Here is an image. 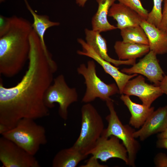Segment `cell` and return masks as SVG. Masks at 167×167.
<instances>
[{"instance_id":"cell-9","label":"cell","mask_w":167,"mask_h":167,"mask_svg":"<svg viewBox=\"0 0 167 167\" xmlns=\"http://www.w3.org/2000/svg\"><path fill=\"white\" fill-rule=\"evenodd\" d=\"M101 161L106 162L112 158L124 161L128 165L129 160L127 150L120 139L114 136L109 137L101 135L94 147L88 152Z\"/></svg>"},{"instance_id":"cell-6","label":"cell","mask_w":167,"mask_h":167,"mask_svg":"<svg viewBox=\"0 0 167 167\" xmlns=\"http://www.w3.org/2000/svg\"><path fill=\"white\" fill-rule=\"evenodd\" d=\"M77 71L84 77L86 86L82 99L83 102L90 103L97 98L106 101L111 99V96L119 93L116 84H106L97 76L94 61H88L87 65L81 64L78 67Z\"/></svg>"},{"instance_id":"cell-27","label":"cell","mask_w":167,"mask_h":167,"mask_svg":"<svg viewBox=\"0 0 167 167\" xmlns=\"http://www.w3.org/2000/svg\"><path fill=\"white\" fill-rule=\"evenodd\" d=\"M80 167H106L107 165L100 164L98 159L92 156L86 162V163L79 166Z\"/></svg>"},{"instance_id":"cell-26","label":"cell","mask_w":167,"mask_h":167,"mask_svg":"<svg viewBox=\"0 0 167 167\" xmlns=\"http://www.w3.org/2000/svg\"><path fill=\"white\" fill-rule=\"evenodd\" d=\"M155 165L158 167H167V156L163 153H159L154 159Z\"/></svg>"},{"instance_id":"cell-16","label":"cell","mask_w":167,"mask_h":167,"mask_svg":"<svg viewBox=\"0 0 167 167\" xmlns=\"http://www.w3.org/2000/svg\"><path fill=\"white\" fill-rule=\"evenodd\" d=\"M140 26L145 32L150 50L157 54L167 53V33L143 20Z\"/></svg>"},{"instance_id":"cell-22","label":"cell","mask_w":167,"mask_h":167,"mask_svg":"<svg viewBox=\"0 0 167 167\" xmlns=\"http://www.w3.org/2000/svg\"><path fill=\"white\" fill-rule=\"evenodd\" d=\"M120 30L124 42L149 45L146 34L140 25L129 27Z\"/></svg>"},{"instance_id":"cell-4","label":"cell","mask_w":167,"mask_h":167,"mask_svg":"<svg viewBox=\"0 0 167 167\" xmlns=\"http://www.w3.org/2000/svg\"><path fill=\"white\" fill-rule=\"evenodd\" d=\"M81 123L79 137L73 146L88 156L104 130L101 115L90 103H86L81 108Z\"/></svg>"},{"instance_id":"cell-13","label":"cell","mask_w":167,"mask_h":167,"mask_svg":"<svg viewBox=\"0 0 167 167\" xmlns=\"http://www.w3.org/2000/svg\"><path fill=\"white\" fill-rule=\"evenodd\" d=\"M167 128V106L160 107L148 117L141 128L134 133L135 138L144 140Z\"/></svg>"},{"instance_id":"cell-19","label":"cell","mask_w":167,"mask_h":167,"mask_svg":"<svg viewBox=\"0 0 167 167\" xmlns=\"http://www.w3.org/2000/svg\"><path fill=\"white\" fill-rule=\"evenodd\" d=\"M115 52L119 60L135 59L146 54L150 50L149 45L116 41L114 45Z\"/></svg>"},{"instance_id":"cell-17","label":"cell","mask_w":167,"mask_h":167,"mask_svg":"<svg viewBox=\"0 0 167 167\" xmlns=\"http://www.w3.org/2000/svg\"><path fill=\"white\" fill-rule=\"evenodd\" d=\"M120 99L131 113L130 124L135 128H139L142 126L148 117L154 111V107H148L143 104L134 102L128 95L122 94Z\"/></svg>"},{"instance_id":"cell-31","label":"cell","mask_w":167,"mask_h":167,"mask_svg":"<svg viewBox=\"0 0 167 167\" xmlns=\"http://www.w3.org/2000/svg\"><path fill=\"white\" fill-rule=\"evenodd\" d=\"M88 0H76V3L79 6L83 7Z\"/></svg>"},{"instance_id":"cell-29","label":"cell","mask_w":167,"mask_h":167,"mask_svg":"<svg viewBox=\"0 0 167 167\" xmlns=\"http://www.w3.org/2000/svg\"><path fill=\"white\" fill-rule=\"evenodd\" d=\"M156 146L158 148L167 149V138L158 139L157 142Z\"/></svg>"},{"instance_id":"cell-21","label":"cell","mask_w":167,"mask_h":167,"mask_svg":"<svg viewBox=\"0 0 167 167\" xmlns=\"http://www.w3.org/2000/svg\"><path fill=\"white\" fill-rule=\"evenodd\" d=\"M27 8L33 18V23L32 24L33 30L39 37L42 46L47 54H50L46 47L44 40V36L46 31L49 28L58 26L60 23L50 20L49 17L46 15H39L32 8L27 0H24Z\"/></svg>"},{"instance_id":"cell-15","label":"cell","mask_w":167,"mask_h":167,"mask_svg":"<svg viewBox=\"0 0 167 167\" xmlns=\"http://www.w3.org/2000/svg\"><path fill=\"white\" fill-rule=\"evenodd\" d=\"M108 16L117 21V28L120 30L129 27L139 26L144 19L135 11L120 2L112 5Z\"/></svg>"},{"instance_id":"cell-20","label":"cell","mask_w":167,"mask_h":167,"mask_svg":"<svg viewBox=\"0 0 167 167\" xmlns=\"http://www.w3.org/2000/svg\"><path fill=\"white\" fill-rule=\"evenodd\" d=\"M88 156L73 146L62 149L54 156L52 162L53 167H76Z\"/></svg>"},{"instance_id":"cell-1","label":"cell","mask_w":167,"mask_h":167,"mask_svg":"<svg viewBox=\"0 0 167 167\" xmlns=\"http://www.w3.org/2000/svg\"><path fill=\"white\" fill-rule=\"evenodd\" d=\"M30 41L28 69L21 80L15 86L7 88L0 78V124L9 130L22 118L35 120L50 114L44 97L53 81L57 65L52 57L47 56L34 31Z\"/></svg>"},{"instance_id":"cell-30","label":"cell","mask_w":167,"mask_h":167,"mask_svg":"<svg viewBox=\"0 0 167 167\" xmlns=\"http://www.w3.org/2000/svg\"><path fill=\"white\" fill-rule=\"evenodd\" d=\"M157 137L158 139L167 138V128L164 131L158 134Z\"/></svg>"},{"instance_id":"cell-12","label":"cell","mask_w":167,"mask_h":167,"mask_svg":"<svg viewBox=\"0 0 167 167\" xmlns=\"http://www.w3.org/2000/svg\"><path fill=\"white\" fill-rule=\"evenodd\" d=\"M77 41L82 48V50L77 51V54L90 58L100 65L105 72L114 79L118 88L119 93L122 94L126 83L131 79L137 76V74L128 75L119 71L118 68L100 57L84 40L78 38Z\"/></svg>"},{"instance_id":"cell-23","label":"cell","mask_w":167,"mask_h":167,"mask_svg":"<svg viewBox=\"0 0 167 167\" xmlns=\"http://www.w3.org/2000/svg\"><path fill=\"white\" fill-rule=\"evenodd\" d=\"M163 0H153V6L148 13L146 21L157 27L161 21L162 15V3Z\"/></svg>"},{"instance_id":"cell-18","label":"cell","mask_w":167,"mask_h":167,"mask_svg":"<svg viewBox=\"0 0 167 167\" xmlns=\"http://www.w3.org/2000/svg\"><path fill=\"white\" fill-rule=\"evenodd\" d=\"M117 0H96L97 10L92 20V30L101 32L117 28L110 24L107 16L110 8Z\"/></svg>"},{"instance_id":"cell-5","label":"cell","mask_w":167,"mask_h":167,"mask_svg":"<svg viewBox=\"0 0 167 167\" xmlns=\"http://www.w3.org/2000/svg\"><path fill=\"white\" fill-rule=\"evenodd\" d=\"M109 113L106 117L108 126L102 134L109 137L114 136L121 140L128 153V165L134 167L136 154L139 148V142L135 139L134 133L135 131L128 125H123L120 121L115 110L113 100L106 101Z\"/></svg>"},{"instance_id":"cell-3","label":"cell","mask_w":167,"mask_h":167,"mask_svg":"<svg viewBox=\"0 0 167 167\" xmlns=\"http://www.w3.org/2000/svg\"><path fill=\"white\" fill-rule=\"evenodd\" d=\"M34 119H20L13 128L2 136L12 141L30 154L34 156L41 145L47 142L45 127L37 124Z\"/></svg>"},{"instance_id":"cell-2","label":"cell","mask_w":167,"mask_h":167,"mask_svg":"<svg viewBox=\"0 0 167 167\" xmlns=\"http://www.w3.org/2000/svg\"><path fill=\"white\" fill-rule=\"evenodd\" d=\"M32 24L23 18L10 17L8 28L0 35V74L12 77L18 74L29 59Z\"/></svg>"},{"instance_id":"cell-7","label":"cell","mask_w":167,"mask_h":167,"mask_svg":"<svg viewBox=\"0 0 167 167\" xmlns=\"http://www.w3.org/2000/svg\"><path fill=\"white\" fill-rule=\"evenodd\" d=\"M54 83L47 89L44 96V101L49 109L59 105L58 114L63 120L68 117V109L69 106L78 101V94L75 88H70L65 80L64 76L61 74L54 79Z\"/></svg>"},{"instance_id":"cell-28","label":"cell","mask_w":167,"mask_h":167,"mask_svg":"<svg viewBox=\"0 0 167 167\" xmlns=\"http://www.w3.org/2000/svg\"><path fill=\"white\" fill-rule=\"evenodd\" d=\"M159 86L162 90L163 94L167 96V75L164 76Z\"/></svg>"},{"instance_id":"cell-24","label":"cell","mask_w":167,"mask_h":167,"mask_svg":"<svg viewBox=\"0 0 167 167\" xmlns=\"http://www.w3.org/2000/svg\"><path fill=\"white\" fill-rule=\"evenodd\" d=\"M121 3L133 10L144 19L147 18L148 11L143 6L140 0H117Z\"/></svg>"},{"instance_id":"cell-10","label":"cell","mask_w":167,"mask_h":167,"mask_svg":"<svg viewBox=\"0 0 167 167\" xmlns=\"http://www.w3.org/2000/svg\"><path fill=\"white\" fill-rule=\"evenodd\" d=\"M156 54L150 51L145 56L130 68H124L121 71L127 74H140L146 76L156 85L159 86L164 77V72L157 59Z\"/></svg>"},{"instance_id":"cell-14","label":"cell","mask_w":167,"mask_h":167,"mask_svg":"<svg viewBox=\"0 0 167 167\" xmlns=\"http://www.w3.org/2000/svg\"><path fill=\"white\" fill-rule=\"evenodd\" d=\"M100 33L92 29H85L86 42L100 57L116 66L122 65H133L135 63V59L116 60L110 57L107 53L106 41Z\"/></svg>"},{"instance_id":"cell-8","label":"cell","mask_w":167,"mask_h":167,"mask_svg":"<svg viewBox=\"0 0 167 167\" xmlns=\"http://www.w3.org/2000/svg\"><path fill=\"white\" fill-rule=\"evenodd\" d=\"M34 156L12 141L0 138V161L3 167H40Z\"/></svg>"},{"instance_id":"cell-25","label":"cell","mask_w":167,"mask_h":167,"mask_svg":"<svg viewBox=\"0 0 167 167\" xmlns=\"http://www.w3.org/2000/svg\"><path fill=\"white\" fill-rule=\"evenodd\" d=\"M164 3L161 22L157 28L167 33V0Z\"/></svg>"},{"instance_id":"cell-11","label":"cell","mask_w":167,"mask_h":167,"mask_svg":"<svg viewBox=\"0 0 167 167\" xmlns=\"http://www.w3.org/2000/svg\"><path fill=\"white\" fill-rule=\"evenodd\" d=\"M163 93L159 86L149 84L141 75L130 80L123 90L122 94L138 97L142 104L150 107L153 102Z\"/></svg>"}]
</instances>
